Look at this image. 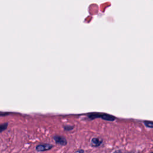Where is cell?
Segmentation results:
<instances>
[{"label": "cell", "mask_w": 153, "mask_h": 153, "mask_svg": "<svg viewBox=\"0 0 153 153\" xmlns=\"http://www.w3.org/2000/svg\"><path fill=\"white\" fill-rule=\"evenodd\" d=\"M88 117L92 120L96 118H101L106 121H114L115 119V117L113 115L102 113H91L88 114Z\"/></svg>", "instance_id": "obj_1"}, {"label": "cell", "mask_w": 153, "mask_h": 153, "mask_svg": "<svg viewBox=\"0 0 153 153\" xmlns=\"http://www.w3.org/2000/svg\"><path fill=\"white\" fill-rule=\"evenodd\" d=\"M53 145L50 143H41V144L38 145L36 147V150L37 151H40V152H43L50 150L53 148Z\"/></svg>", "instance_id": "obj_2"}, {"label": "cell", "mask_w": 153, "mask_h": 153, "mask_svg": "<svg viewBox=\"0 0 153 153\" xmlns=\"http://www.w3.org/2000/svg\"><path fill=\"white\" fill-rule=\"evenodd\" d=\"M53 139L58 145H62V146H65L67 144V139L62 136L55 135V136L53 137Z\"/></svg>", "instance_id": "obj_3"}, {"label": "cell", "mask_w": 153, "mask_h": 153, "mask_svg": "<svg viewBox=\"0 0 153 153\" xmlns=\"http://www.w3.org/2000/svg\"><path fill=\"white\" fill-rule=\"evenodd\" d=\"M103 143V140L99 138H93L91 140V145L93 147H100Z\"/></svg>", "instance_id": "obj_4"}, {"label": "cell", "mask_w": 153, "mask_h": 153, "mask_svg": "<svg viewBox=\"0 0 153 153\" xmlns=\"http://www.w3.org/2000/svg\"><path fill=\"white\" fill-rule=\"evenodd\" d=\"M8 123H4L3 124H0V133L5 130L8 127Z\"/></svg>", "instance_id": "obj_5"}, {"label": "cell", "mask_w": 153, "mask_h": 153, "mask_svg": "<svg viewBox=\"0 0 153 153\" xmlns=\"http://www.w3.org/2000/svg\"><path fill=\"white\" fill-rule=\"evenodd\" d=\"M144 124L147 127L150 128H153V122L152 121H144Z\"/></svg>", "instance_id": "obj_6"}, {"label": "cell", "mask_w": 153, "mask_h": 153, "mask_svg": "<svg viewBox=\"0 0 153 153\" xmlns=\"http://www.w3.org/2000/svg\"><path fill=\"white\" fill-rule=\"evenodd\" d=\"M64 130L66 131H70L74 129V126H70V125H65L64 127Z\"/></svg>", "instance_id": "obj_7"}, {"label": "cell", "mask_w": 153, "mask_h": 153, "mask_svg": "<svg viewBox=\"0 0 153 153\" xmlns=\"http://www.w3.org/2000/svg\"><path fill=\"white\" fill-rule=\"evenodd\" d=\"M74 153H84V151L82 149H80V150H78L77 151H75Z\"/></svg>", "instance_id": "obj_8"}, {"label": "cell", "mask_w": 153, "mask_h": 153, "mask_svg": "<svg viewBox=\"0 0 153 153\" xmlns=\"http://www.w3.org/2000/svg\"><path fill=\"white\" fill-rule=\"evenodd\" d=\"M113 153H123V152L120 150H117V151H114Z\"/></svg>", "instance_id": "obj_9"}, {"label": "cell", "mask_w": 153, "mask_h": 153, "mask_svg": "<svg viewBox=\"0 0 153 153\" xmlns=\"http://www.w3.org/2000/svg\"><path fill=\"white\" fill-rule=\"evenodd\" d=\"M151 153H153V152H151Z\"/></svg>", "instance_id": "obj_10"}]
</instances>
